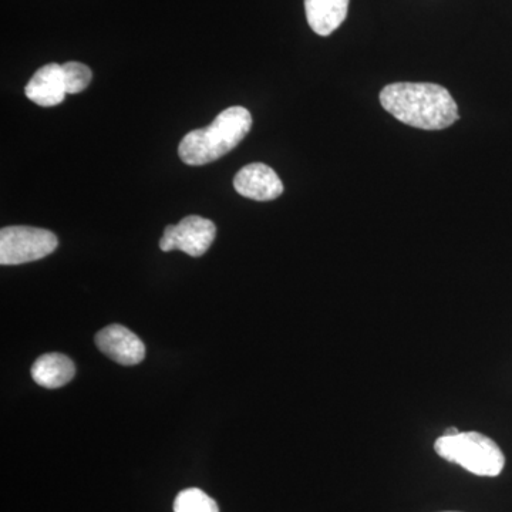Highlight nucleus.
Here are the masks:
<instances>
[{
  "label": "nucleus",
  "mask_w": 512,
  "mask_h": 512,
  "mask_svg": "<svg viewBox=\"0 0 512 512\" xmlns=\"http://www.w3.org/2000/svg\"><path fill=\"white\" fill-rule=\"evenodd\" d=\"M383 109L410 127L443 130L458 119V107L440 84L393 83L380 93Z\"/></svg>",
  "instance_id": "f257e3e1"
},
{
  "label": "nucleus",
  "mask_w": 512,
  "mask_h": 512,
  "mask_svg": "<svg viewBox=\"0 0 512 512\" xmlns=\"http://www.w3.org/2000/svg\"><path fill=\"white\" fill-rule=\"evenodd\" d=\"M251 113L245 107L221 111L210 126L191 131L181 140L178 154L188 165H205L227 156L248 136Z\"/></svg>",
  "instance_id": "f03ea898"
},
{
  "label": "nucleus",
  "mask_w": 512,
  "mask_h": 512,
  "mask_svg": "<svg viewBox=\"0 0 512 512\" xmlns=\"http://www.w3.org/2000/svg\"><path fill=\"white\" fill-rule=\"evenodd\" d=\"M434 450L444 460L480 477L500 476L505 466V457L498 444L477 431L440 437L434 443Z\"/></svg>",
  "instance_id": "7ed1b4c3"
},
{
  "label": "nucleus",
  "mask_w": 512,
  "mask_h": 512,
  "mask_svg": "<svg viewBox=\"0 0 512 512\" xmlns=\"http://www.w3.org/2000/svg\"><path fill=\"white\" fill-rule=\"evenodd\" d=\"M59 239L49 229L6 227L0 231V264L22 265L39 261L56 251Z\"/></svg>",
  "instance_id": "20e7f679"
},
{
  "label": "nucleus",
  "mask_w": 512,
  "mask_h": 512,
  "mask_svg": "<svg viewBox=\"0 0 512 512\" xmlns=\"http://www.w3.org/2000/svg\"><path fill=\"white\" fill-rule=\"evenodd\" d=\"M215 235H217V227L214 222L198 215H190L181 220L180 224L165 227L160 248L163 252L178 249L198 258L211 248Z\"/></svg>",
  "instance_id": "39448f33"
},
{
  "label": "nucleus",
  "mask_w": 512,
  "mask_h": 512,
  "mask_svg": "<svg viewBox=\"0 0 512 512\" xmlns=\"http://www.w3.org/2000/svg\"><path fill=\"white\" fill-rule=\"evenodd\" d=\"M97 348L114 362L134 366L146 357V346L136 333L126 326L110 325L96 335Z\"/></svg>",
  "instance_id": "423d86ee"
},
{
  "label": "nucleus",
  "mask_w": 512,
  "mask_h": 512,
  "mask_svg": "<svg viewBox=\"0 0 512 512\" xmlns=\"http://www.w3.org/2000/svg\"><path fill=\"white\" fill-rule=\"evenodd\" d=\"M234 188L242 197L254 201H274L284 192L278 174L262 163L245 165L234 178Z\"/></svg>",
  "instance_id": "0eeeda50"
},
{
  "label": "nucleus",
  "mask_w": 512,
  "mask_h": 512,
  "mask_svg": "<svg viewBox=\"0 0 512 512\" xmlns=\"http://www.w3.org/2000/svg\"><path fill=\"white\" fill-rule=\"evenodd\" d=\"M26 97L42 107H53L63 103L66 97L63 67L57 63L40 67L25 89Z\"/></svg>",
  "instance_id": "6e6552de"
},
{
  "label": "nucleus",
  "mask_w": 512,
  "mask_h": 512,
  "mask_svg": "<svg viewBox=\"0 0 512 512\" xmlns=\"http://www.w3.org/2000/svg\"><path fill=\"white\" fill-rule=\"evenodd\" d=\"M350 0H305L306 19L316 35L329 36L345 22Z\"/></svg>",
  "instance_id": "1a4fd4ad"
},
{
  "label": "nucleus",
  "mask_w": 512,
  "mask_h": 512,
  "mask_svg": "<svg viewBox=\"0 0 512 512\" xmlns=\"http://www.w3.org/2000/svg\"><path fill=\"white\" fill-rule=\"evenodd\" d=\"M76 367L70 357L62 353H46L33 363L32 377L40 387L59 389L72 382Z\"/></svg>",
  "instance_id": "9d476101"
},
{
  "label": "nucleus",
  "mask_w": 512,
  "mask_h": 512,
  "mask_svg": "<svg viewBox=\"0 0 512 512\" xmlns=\"http://www.w3.org/2000/svg\"><path fill=\"white\" fill-rule=\"evenodd\" d=\"M174 512H220V508L200 488H188L175 498Z\"/></svg>",
  "instance_id": "9b49d317"
},
{
  "label": "nucleus",
  "mask_w": 512,
  "mask_h": 512,
  "mask_svg": "<svg viewBox=\"0 0 512 512\" xmlns=\"http://www.w3.org/2000/svg\"><path fill=\"white\" fill-rule=\"evenodd\" d=\"M64 86L67 94L82 93L93 79L92 70L86 64L69 62L63 64Z\"/></svg>",
  "instance_id": "f8f14e48"
},
{
  "label": "nucleus",
  "mask_w": 512,
  "mask_h": 512,
  "mask_svg": "<svg viewBox=\"0 0 512 512\" xmlns=\"http://www.w3.org/2000/svg\"><path fill=\"white\" fill-rule=\"evenodd\" d=\"M458 433H460V431L453 427V429H447L444 431V436H457Z\"/></svg>",
  "instance_id": "ddd939ff"
}]
</instances>
